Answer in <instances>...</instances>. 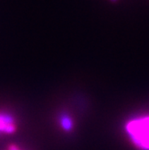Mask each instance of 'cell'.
<instances>
[{
  "label": "cell",
  "instance_id": "3",
  "mask_svg": "<svg viewBox=\"0 0 149 150\" xmlns=\"http://www.w3.org/2000/svg\"><path fill=\"white\" fill-rule=\"evenodd\" d=\"M9 150H19V149H18L16 146H10Z\"/></svg>",
  "mask_w": 149,
  "mask_h": 150
},
{
  "label": "cell",
  "instance_id": "1",
  "mask_svg": "<svg viewBox=\"0 0 149 150\" xmlns=\"http://www.w3.org/2000/svg\"><path fill=\"white\" fill-rule=\"evenodd\" d=\"M132 142L141 150H149V116L130 120L126 126Z\"/></svg>",
  "mask_w": 149,
  "mask_h": 150
},
{
  "label": "cell",
  "instance_id": "2",
  "mask_svg": "<svg viewBox=\"0 0 149 150\" xmlns=\"http://www.w3.org/2000/svg\"><path fill=\"white\" fill-rule=\"evenodd\" d=\"M16 129V126L12 118L6 114L0 113V132L12 133Z\"/></svg>",
  "mask_w": 149,
  "mask_h": 150
}]
</instances>
